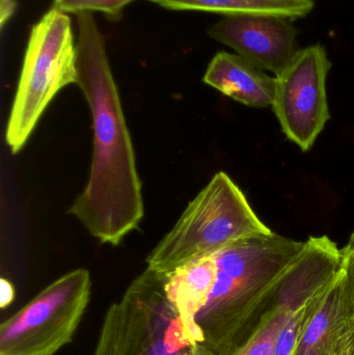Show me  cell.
I'll return each mask as SVG.
<instances>
[{"instance_id":"17","label":"cell","mask_w":354,"mask_h":355,"mask_svg":"<svg viewBox=\"0 0 354 355\" xmlns=\"http://www.w3.org/2000/svg\"><path fill=\"white\" fill-rule=\"evenodd\" d=\"M15 8H16V0H1L0 2V17H1L0 24H1V27H3L6 23L10 20V17L14 14Z\"/></svg>"},{"instance_id":"15","label":"cell","mask_w":354,"mask_h":355,"mask_svg":"<svg viewBox=\"0 0 354 355\" xmlns=\"http://www.w3.org/2000/svg\"><path fill=\"white\" fill-rule=\"evenodd\" d=\"M342 252V271L348 288L349 295L354 306V233L349 238L348 243L341 250Z\"/></svg>"},{"instance_id":"7","label":"cell","mask_w":354,"mask_h":355,"mask_svg":"<svg viewBox=\"0 0 354 355\" xmlns=\"http://www.w3.org/2000/svg\"><path fill=\"white\" fill-rule=\"evenodd\" d=\"M332 68L326 48L320 44L297 52L276 77L272 108L287 139L307 152L330 120L326 79Z\"/></svg>"},{"instance_id":"16","label":"cell","mask_w":354,"mask_h":355,"mask_svg":"<svg viewBox=\"0 0 354 355\" xmlns=\"http://www.w3.org/2000/svg\"><path fill=\"white\" fill-rule=\"evenodd\" d=\"M15 298V288L8 279H1L0 281V306L6 309L12 304Z\"/></svg>"},{"instance_id":"1","label":"cell","mask_w":354,"mask_h":355,"mask_svg":"<svg viewBox=\"0 0 354 355\" xmlns=\"http://www.w3.org/2000/svg\"><path fill=\"white\" fill-rule=\"evenodd\" d=\"M76 19V85L91 110L94 148L87 185L68 213L101 243L118 246L145 216L141 181L105 37L91 12Z\"/></svg>"},{"instance_id":"13","label":"cell","mask_w":354,"mask_h":355,"mask_svg":"<svg viewBox=\"0 0 354 355\" xmlns=\"http://www.w3.org/2000/svg\"><path fill=\"white\" fill-rule=\"evenodd\" d=\"M328 286L330 284L291 314L288 321L285 323L276 338L274 355L294 354L295 349L301 343V338H303L308 325L311 322L312 318L321 304L322 298H324Z\"/></svg>"},{"instance_id":"8","label":"cell","mask_w":354,"mask_h":355,"mask_svg":"<svg viewBox=\"0 0 354 355\" xmlns=\"http://www.w3.org/2000/svg\"><path fill=\"white\" fill-rule=\"evenodd\" d=\"M340 269L336 248L321 238H309L281 277L272 308L253 336L232 355H274L276 338L291 314L332 283Z\"/></svg>"},{"instance_id":"5","label":"cell","mask_w":354,"mask_h":355,"mask_svg":"<svg viewBox=\"0 0 354 355\" xmlns=\"http://www.w3.org/2000/svg\"><path fill=\"white\" fill-rule=\"evenodd\" d=\"M77 83L76 42L68 14L51 8L33 27L6 131L12 154L26 145L53 98Z\"/></svg>"},{"instance_id":"11","label":"cell","mask_w":354,"mask_h":355,"mask_svg":"<svg viewBox=\"0 0 354 355\" xmlns=\"http://www.w3.org/2000/svg\"><path fill=\"white\" fill-rule=\"evenodd\" d=\"M203 81L243 105L255 108L274 105L276 77L266 74L239 54L218 52L208 64Z\"/></svg>"},{"instance_id":"6","label":"cell","mask_w":354,"mask_h":355,"mask_svg":"<svg viewBox=\"0 0 354 355\" xmlns=\"http://www.w3.org/2000/svg\"><path fill=\"white\" fill-rule=\"evenodd\" d=\"M89 270L58 277L0 325V355H54L71 343L91 300Z\"/></svg>"},{"instance_id":"18","label":"cell","mask_w":354,"mask_h":355,"mask_svg":"<svg viewBox=\"0 0 354 355\" xmlns=\"http://www.w3.org/2000/svg\"><path fill=\"white\" fill-rule=\"evenodd\" d=\"M336 355H354V344Z\"/></svg>"},{"instance_id":"12","label":"cell","mask_w":354,"mask_h":355,"mask_svg":"<svg viewBox=\"0 0 354 355\" xmlns=\"http://www.w3.org/2000/svg\"><path fill=\"white\" fill-rule=\"evenodd\" d=\"M172 10H200L227 16L274 15L297 20L314 10L313 0H150Z\"/></svg>"},{"instance_id":"9","label":"cell","mask_w":354,"mask_h":355,"mask_svg":"<svg viewBox=\"0 0 354 355\" xmlns=\"http://www.w3.org/2000/svg\"><path fill=\"white\" fill-rule=\"evenodd\" d=\"M293 21L274 15L227 16L210 27L208 35L276 77L301 50Z\"/></svg>"},{"instance_id":"3","label":"cell","mask_w":354,"mask_h":355,"mask_svg":"<svg viewBox=\"0 0 354 355\" xmlns=\"http://www.w3.org/2000/svg\"><path fill=\"white\" fill-rule=\"evenodd\" d=\"M272 233L239 186L228 174L218 172L150 252L147 268L166 275L241 240Z\"/></svg>"},{"instance_id":"4","label":"cell","mask_w":354,"mask_h":355,"mask_svg":"<svg viewBox=\"0 0 354 355\" xmlns=\"http://www.w3.org/2000/svg\"><path fill=\"white\" fill-rule=\"evenodd\" d=\"M94 355H215L145 269L106 312Z\"/></svg>"},{"instance_id":"2","label":"cell","mask_w":354,"mask_h":355,"mask_svg":"<svg viewBox=\"0 0 354 355\" xmlns=\"http://www.w3.org/2000/svg\"><path fill=\"white\" fill-rule=\"evenodd\" d=\"M303 248L272 232L212 254L213 279L195 324L214 354L232 355L253 336L274 304L278 279Z\"/></svg>"},{"instance_id":"10","label":"cell","mask_w":354,"mask_h":355,"mask_svg":"<svg viewBox=\"0 0 354 355\" xmlns=\"http://www.w3.org/2000/svg\"><path fill=\"white\" fill-rule=\"evenodd\" d=\"M354 343V306L341 269L293 355H336Z\"/></svg>"},{"instance_id":"14","label":"cell","mask_w":354,"mask_h":355,"mask_svg":"<svg viewBox=\"0 0 354 355\" xmlns=\"http://www.w3.org/2000/svg\"><path fill=\"white\" fill-rule=\"evenodd\" d=\"M135 0H53L52 8L64 14L100 12L112 20L122 16L123 10Z\"/></svg>"}]
</instances>
